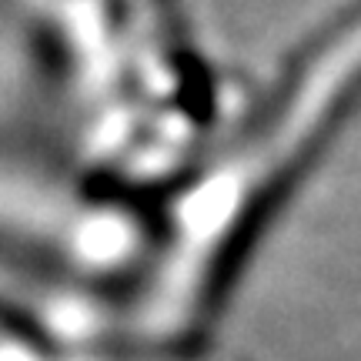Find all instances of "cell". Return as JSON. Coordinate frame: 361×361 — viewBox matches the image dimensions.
<instances>
[{"mask_svg": "<svg viewBox=\"0 0 361 361\" xmlns=\"http://www.w3.org/2000/svg\"><path fill=\"white\" fill-rule=\"evenodd\" d=\"M358 97H361V74H358V78H351L348 87L338 94V104L328 111V117L318 124V130H314L308 141H305L295 154H291V161H288V164H284L274 178L264 180V184H261V191L255 194L245 207H241L238 221L231 224V231L224 234V241H221V247L214 251L211 268H207L204 295H201L207 314H218V311L231 301L234 284L241 281L247 261H251V255H255V247L261 245L264 231L271 228L274 214L288 204V197L295 194L301 174L318 164L324 144L335 137V130L341 128V121L351 114V107L358 104Z\"/></svg>", "mask_w": 361, "mask_h": 361, "instance_id": "cell-1", "label": "cell"}, {"mask_svg": "<svg viewBox=\"0 0 361 361\" xmlns=\"http://www.w3.org/2000/svg\"><path fill=\"white\" fill-rule=\"evenodd\" d=\"M180 107L201 124L211 121L214 111V87L201 61H180Z\"/></svg>", "mask_w": 361, "mask_h": 361, "instance_id": "cell-2", "label": "cell"}]
</instances>
